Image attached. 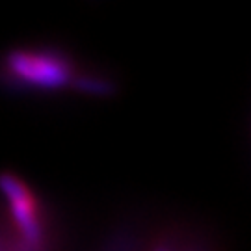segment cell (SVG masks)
<instances>
[{
	"instance_id": "obj_1",
	"label": "cell",
	"mask_w": 251,
	"mask_h": 251,
	"mask_svg": "<svg viewBox=\"0 0 251 251\" xmlns=\"http://www.w3.org/2000/svg\"><path fill=\"white\" fill-rule=\"evenodd\" d=\"M4 75L23 90L54 91L78 88L80 75H75L73 62L54 49H15L4 58Z\"/></svg>"
}]
</instances>
